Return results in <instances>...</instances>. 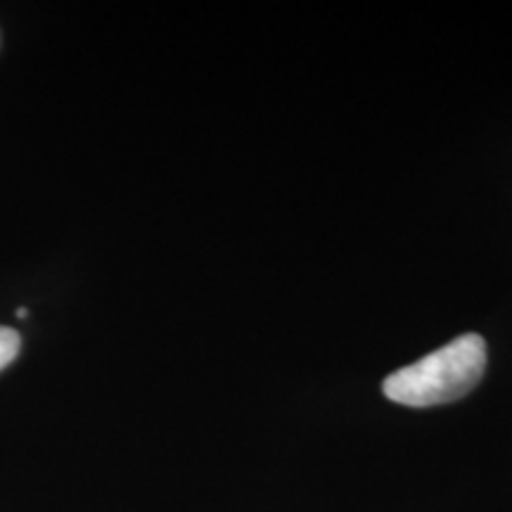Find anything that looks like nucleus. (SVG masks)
I'll use <instances>...</instances> for the list:
<instances>
[{"mask_svg": "<svg viewBox=\"0 0 512 512\" xmlns=\"http://www.w3.org/2000/svg\"><path fill=\"white\" fill-rule=\"evenodd\" d=\"M484 368L486 342L475 332H467L430 356L396 370L384 380L382 392L401 406H439L470 394L482 380Z\"/></svg>", "mask_w": 512, "mask_h": 512, "instance_id": "obj_1", "label": "nucleus"}, {"mask_svg": "<svg viewBox=\"0 0 512 512\" xmlns=\"http://www.w3.org/2000/svg\"><path fill=\"white\" fill-rule=\"evenodd\" d=\"M19 349H22V337H19V332L0 325V370L8 368L10 363L15 361L19 356Z\"/></svg>", "mask_w": 512, "mask_h": 512, "instance_id": "obj_2", "label": "nucleus"}, {"mask_svg": "<svg viewBox=\"0 0 512 512\" xmlns=\"http://www.w3.org/2000/svg\"><path fill=\"white\" fill-rule=\"evenodd\" d=\"M27 313H29L27 309H19V311H17V316H19V318H27Z\"/></svg>", "mask_w": 512, "mask_h": 512, "instance_id": "obj_3", "label": "nucleus"}]
</instances>
